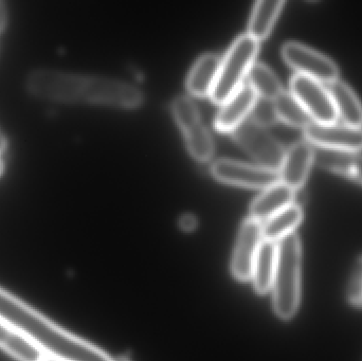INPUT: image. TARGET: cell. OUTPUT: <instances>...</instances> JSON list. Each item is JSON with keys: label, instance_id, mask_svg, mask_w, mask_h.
<instances>
[{"label": "cell", "instance_id": "obj_9", "mask_svg": "<svg viewBox=\"0 0 362 361\" xmlns=\"http://www.w3.org/2000/svg\"><path fill=\"white\" fill-rule=\"evenodd\" d=\"M291 93L305 108L314 122L334 124L337 121L335 104L323 83L297 73L291 78Z\"/></svg>", "mask_w": 362, "mask_h": 361}, {"label": "cell", "instance_id": "obj_18", "mask_svg": "<svg viewBox=\"0 0 362 361\" xmlns=\"http://www.w3.org/2000/svg\"><path fill=\"white\" fill-rule=\"evenodd\" d=\"M276 268V243L263 239L255 258L251 278L257 294H268L272 290Z\"/></svg>", "mask_w": 362, "mask_h": 361}, {"label": "cell", "instance_id": "obj_12", "mask_svg": "<svg viewBox=\"0 0 362 361\" xmlns=\"http://www.w3.org/2000/svg\"><path fill=\"white\" fill-rule=\"evenodd\" d=\"M259 95L249 84H243L230 95L217 112L214 127L223 133H231L250 114Z\"/></svg>", "mask_w": 362, "mask_h": 361}, {"label": "cell", "instance_id": "obj_20", "mask_svg": "<svg viewBox=\"0 0 362 361\" xmlns=\"http://www.w3.org/2000/svg\"><path fill=\"white\" fill-rule=\"evenodd\" d=\"M303 220L301 206L291 203L285 209L262 223V235L265 241L278 243L283 237L291 235Z\"/></svg>", "mask_w": 362, "mask_h": 361}, {"label": "cell", "instance_id": "obj_21", "mask_svg": "<svg viewBox=\"0 0 362 361\" xmlns=\"http://www.w3.org/2000/svg\"><path fill=\"white\" fill-rule=\"evenodd\" d=\"M284 4V0H259L255 2L248 23L249 35L259 42L267 37Z\"/></svg>", "mask_w": 362, "mask_h": 361}, {"label": "cell", "instance_id": "obj_29", "mask_svg": "<svg viewBox=\"0 0 362 361\" xmlns=\"http://www.w3.org/2000/svg\"><path fill=\"white\" fill-rule=\"evenodd\" d=\"M4 161H2V159L0 158V176L2 175V173H4Z\"/></svg>", "mask_w": 362, "mask_h": 361}, {"label": "cell", "instance_id": "obj_31", "mask_svg": "<svg viewBox=\"0 0 362 361\" xmlns=\"http://www.w3.org/2000/svg\"><path fill=\"white\" fill-rule=\"evenodd\" d=\"M114 361H131L129 360V358L127 357H119L117 358V360H114Z\"/></svg>", "mask_w": 362, "mask_h": 361}, {"label": "cell", "instance_id": "obj_1", "mask_svg": "<svg viewBox=\"0 0 362 361\" xmlns=\"http://www.w3.org/2000/svg\"><path fill=\"white\" fill-rule=\"evenodd\" d=\"M28 93L42 101L65 104H90L112 107H139L144 93L135 85L118 78L61 70H32L25 80Z\"/></svg>", "mask_w": 362, "mask_h": 361}, {"label": "cell", "instance_id": "obj_16", "mask_svg": "<svg viewBox=\"0 0 362 361\" xmlns=\"http://www.w3.org/2000/svg\"><path fill=\"white\" fill-rule=\"evenodd\" d=\"M221 59L214 53H204L196 59L187 78V89L197 97L210 95L218 74Z\"/></svg>", "mask_w": 362, "mask_h": 361}, {"label": "cell", "instance_id": "obj_6", "mask_svg": "<svg viewBox=\"0 0 362 361\" xmlns=\"http://www.w3.org/2000/svg\"><path fill=\"white\" fill-rule=\"evenodd\" d=\"M231 136L234 141L257 161V165L279 172L285 150L267 129L247 118L231 131Z\"/></svg>", "mask_w": 362, "mask_h": 361}, {"label": "cell", "instance_id": "obj_2", "mask_svg": "<svg viewBox=\"0 0 362 361\" xmlns=\"http://www.w3.org/2000/svg\"><path fill=\"white\" fill-rule=\"evenodd\" d=\"M0 319L49 357L63 361H114L103 350L74 336L0 288Z\"/></svg>", "mask_w": 362, "mask_h": 361}, {"label": "cell", "instance_id": "obj_30", "mask_svg": "<svg viewBox=\"0 0 362 361\" xmlns=\"http://www.w3.org/2000/svg\"><path fill=\"white\" fill-rule=\"evenodd\" d=\"M42 361H63V360H57V358H53V357H44V358H42Z\"/></svg>", "mask_w": 362, "mask_h": 361}, {"label": "cell", "instance_id": "obj_13", "mask_svg": "<svg viewBox=\"0 0 362 361\" xmlns=\"http://www.w3.org/2000/svg\"><path fill=\"white\" fill-rule=\"evenodd\" d=\"M314 162L315 153L312 144L308 141L293 144L288 150H285L284 159L279 170L280 182L297 191L308 180Z\"/></svg>", "mask_w": 362, "mask_h": 361}, {"label": "cell", "instance_id": "obj_4", "mask_svg": "<svg viewBox=\"0 0 362 361\" xmlns=\"http://www.w3.org/2000/svg\"><path fill=\"white\" fill-rule=\"evenodd\" d=\"M259 46V40L248 33L238 36L232 42L221 59L218 74L211 91L210 97L214 103H223L242 86L244 78L255 64Z\"/></svg>", "mask_w": 362, "mask_h": 361}, {"label": "cell", "instance_id": "obj_8", "mask_svg": "<svg viewBox=\"0 0 362 361\" xmlns=\"http://www.w3.org/2000/svg\"><path fill=\"white\" fill-rule=\"evenodd\" d=\"M211 173L219 182L248 189H265L280 182V174L261 165L233 159H218L211 165Z\"/></svg>", "mask_w": 362, "mask_h": 361}, {"label": "cell", "instance_id": "obj_5", "mask_svg": "<svg viewBox=\"0 0 362 361\" xmlns=\"http://www.w3.org/2000/svg\"><path fill=\"white\" fill-rule=\"evenodd\" d=\"M171 110L191 156L199 162L210 160L214 142L194 102L187 95H178L172 101Z\"/></svg>", "mask_w": 362, "mask_h": 361}, {"label": "cell", "instance_id": "obj_19", "mask_svg": "<svg viewBox=\"0 0 362 361\" xmlns=\"http://www.w3.org/2000/svg\"><path fill=\"white\" fill-rule=\"evenodd\" d=\"M0 350L18 361H42L44 353L8 322L0 319Z\"/></svg>", "mask_w": 362, "mask_h": 361}, {"label": "cell", "instance_id": "obj_17", "mask_svg": "<svg viewBox=\"0 0 362 361\" xmlns=\"http://www.w3.org/2000/svg\"><path fill=\"white\" fill-rule=\"evenodd\" d=\"M327 87L335 104L338 117H341L346 125L362 127V104L354 90L339 78L327 84Z\"/></svg>", "mask_w": 362, "mask_h": 361}, {"label": "cell", "instance_id": "obj_14", "mask_svg": "<svg viewBox=\"0 0 362 361\" xmlns=\"http://www.w3.org/2000/svg\"><path fill=\"white\" fill-rule=\"evenodd\" d=\"M317 165L362 184V154L359 150H332L315 146Z\"/></svg>", "mask_w": 362, "mask_h": 361}, {"label": "cell", "instance_id": "obj_3", "mask_svg": "<svg viewBox=\"0 0 362 361\" xmlns=\"http://www.w3.org/2000/svg\"><path fill=\"white\" fill-rule=\"evenodd\" d=\"M301 281V242L295 232L276 243V268L272 284L276 316L289 320L297 313Z\"/></svg>", "mask_w": 362, "mask_h": 361}, {"label": "cell", "instance_id": "obj_7", "mask_svg": "<svg viewBox=\"0 0 362 361\" xmlns=\"http://www.w3.org/2000/svg\"><path fill=\"white\" fill-rule=\"evenodd\" d=\"M281 53L284 61L302 76L327 84L338 80L340 72L337 64L306 45L291 40L283 45Z\"/></svg>", "mask_w": 362, "mask_h": 361}, {"label": "cell", "instance_id": "obj_26", "mask_svg": "<svg viewBox=\"0 0 362 361\" xmlns=\"http://www.w3.org/2000/svg\"><path fill=\"white\" fill-rule=\"evenodd\" d=\"M180 227L181 230L185 231V232H191V231L195 230L196 227H197V220L192 214H185L180 218Z\"/></svg>", "mask_w": 362, "mask_h": 361}, {"label": "cell", "instance_id": "obj_27", "mask_svg": "<svg viewBox=\"0 0 362 361\" xmlns=\"http://www.w3.org/2000/svg\"><path fill=\"white\" fill-rule=\"evenodd\" d=\"M6 20H8V11H6V4L0 1V33L6 28Z\"/></svg>", "mask_w": 362, "mask_h": 361}, {"label": "cell", "instance_id": "obj_15", "mask_svg": "<svg viewBox=\"0 0 362 361\" xmlns=\"http://www.w3.org/2000/svg\"><path fill=\"white\" fill-rule=\"evenodd\" d=\"M296 191L282 182L265 189L250 206V218L264 223L281 210L293 203Z\"/></svg>", "mask_w": 362, "mask_h": 361}, {"label": "cell", "instance_id": "obj_11", "mask_svg": "<svg viewBox=\"0 0 362 361\" xmlns=\"http://www.w3.org/2000/svg\"><path fill=\"white\" fill-rule=\"evenodd\" d=\"M308 143L332 150H361L362 127L313 122L304 129Z\"/></svg>", "mask_w": 362, "mask_h": 361}, {"label": "cell", "instance_id": "obj_24", "mask_svg": "<svg viewBox=\"0 0 362 361\" xmlns=\"http://www.w3.org/2000/svg\"><path fill=\"white\" fill-rule=\"evenodd\" d=\"M250 119L262 127L272 126L279 121L276 107L272 100L259 97L250 112Z\"/></svg>", "mask_w": 362, "mask_h": 361}, {"label": "cell", "instance_id": "obj_22", "mask_svg": "<svg viewBox=\"0 0 362 361\" xmlns=\"http://www.w3.org/2000/svg\"><path fill=\"white\" fill-rule=\"evenodd\" d=\"M274 103L279 120L291 126L304 129L310 123L314 122L305 108L291 93L283 90L282 93L274 100Z\"/></svg>", "mask_w": 362, "mask_h": 361}, {"label": "cell", "instance_id": "obj_23", "mask_svg": "<svg viewBox=\"0 0 362 361\" xmlns=\"http://www.w3.org/2000/svg\"><path fill=\"white\" fill-rule=\"evenodd\" d=\"M247 76L249 85L255 89L259 97L274 101L282 93L283 88L280 80L265 64H253Z\"/></svg>", "mask_w": 362, "mask_h": 361}, {"label": "cell", "instance_id": "obj_10", "mask_svg": "<svg viewBox=\"0 0 362 361\" xmlns=\"http://www.w3.org/2000/svg\"><path fill=\"white\" fill-rule=\"evenodd\" d=\"M262 242V223L246 218L238 231L231 260V273L238 281L247 282L252 278L255 258Z\"/></svg>", "mask_w": 362, "mask_h": 361}, {"label": "cell", "instance_id": "obj_25", "mask_svg": "<svg viewBox=\"0 0 362 361\" xmlns=\"http://www.w3.org/2000/svg\"><path fill=\"white\" fill-rule=\"evenodd\" d=\"M349 299L356 307H362V258L349 288Z\"/></svg>", "mask_w": 362, "mask_h": 361}, {"label": "cell", "instance_id": "obj_28", "mask_svg": "<svg viewBox=\"0 0 362 361\" xmlns=\"http://www.w3.org/2000/svg\"><path fill=\"white\" fill-rule=\"evenodd\" d=\"M6 146H8V141H6V136L0 131V154L6 150Z\"/></svg>", "mask_w": 362, "mask_h": 361}]
</instances>
